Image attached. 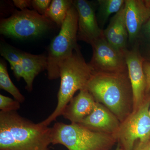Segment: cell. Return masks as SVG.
<instances>
[{"label":"cell","mask_w":150,"mask_h":150,"mask_svg":"<svg viewBox=\"0 0 150 150\" xmlns=\"http://www.w3.org/2000/svg\"><path fill=\"white\" fill-rule=\"evenodd\" d=\"M103 34L108 42L117 50L124 52L128 49L129 34L125 21L124 5L110 19Z\"/></svg>","instance_id":"5bb4252c"},{"label":"cell","mask_w":150,"mask_h":150,"mask_svg":"<svg viewBox=\"0 0 150 150\" xmlns=\"http://www.w3.org/2000/svg\"><path fill=\"white\" fill-rule=\"evenodd\" d=\"M21 64L24 71L23 79L26 83V89L28 92H31L35 77L41 72L47 69V57L43 55H33L22 52Z\"/></svg>","instance_id":"9a60e30c"},{"label":"cell","mask_w":150,"mask_h":150,"mask_svg":"<svg viewBox=\"0 0 150 150\" xmlns=\"http://www.w3.org/2000/svg\"><path fill=\"white\" fill-rule=\"evenodd\" d=\"M87 89L96 102L102 103L118 119L127 115V102L133 96L128 72H94Z\"/></svg>","instance_id":"7a4b0ae2"},{"label":"cell","mask_w":150,"mask_h":150,"mask_svg":"<svg viewBox=\"0 0 150 150\" xmlns=\"http://www.w3.org/2000/svg\"><path fill=\"white\" fill-rule=\"evenodd\" d=\"M20 108V103L16 100L0 94V109L4 112L17 111Z\"/></svg>","instance_id":"ffe728a7"},{"label":"cell","mask_w":150,"mask_h":150,"mask_svg":"<svg viewBox=\"0 0 150 150\" xmlns=\"http://www.w3.org/2000/svg\"><path fill=\"white\" fill-rule=\"evenodd\" d=\"M52 22L34 10L16 12L0 23L1 34L17 39H26L41 35L51 28Z\"/></svg>","instance_id":"8992f818"},{"label":"cell","mask_w":150,"mask_h":150,"mask_svg":"<svg viewBox=\"0 0 150 150\" xmlns=\"http://www.w3.org/2000/svg\"><path fill=\"white\" fill-rule=\"evenodd\" d=\"M15 6L19 8L21 11L28 9L32 6V1L29 0H13V1Z\"/></svg>","instance_id":"603a6c76"},{"label":"cell","mask_w":150,"mask_h":150,"mask_svg":"<svg viewBox=\"0 0 150 150\" xmlns=\"http://www.w3.org/2000/svg\"><path fill=\"white\" fill-rule=\"evenodd\" d=\"M93 73L91 67L84 59L79 49L75 50L60 67L61 83L57 96V106L51 115L42 121V123L48 126L58 117L62 115L63 110L74 97L75 93L87 88Z\"/></svg>","instance_id":"3957f363"},{"label":"cell","mask_w":150,"mask_h":150,"mask_svg":"<svg viewBox=\"0 0 150 150\" xmlns=\"http://www.w3.org/2000/svg\"><path fill=\"white\" fill-rule=\"evenodd\" d=\"M98 22L103 27L108 18L113 13H118L125 4L124 0H98Z\"/></svg>","instance_id":"e0dca14e"},{"label":"cell","mask_w":150,"mask_h":150,"mask_svg":"<svg viewBox=\"0 0 150 150\" xmlns=\"http://www.w3.org/2000/svg\"><path fill=\"white\" fill-rule=\"evenodd\" d=\"M115 150H124L123 149V148L121 147V146H118L116 148V149H115Z\"/></svg>","instance_id":"4316f807"},{"label":"cell","mask_w":150,"mask_h":150,"mask_svg":"<svg viewBox=\"0 0 150 150\" xmlns=\"http://www.w3.org/2000/svg\"><path fill=\"white\" fill-rule=\"evenodd\" d=\"M124 8L129 42L134 44L142 27L150 18V1L126 0Z\"/></svg>","instance_id":"8fae6325"},{"label":"cell","mask_w":150,"mask_h":150,"mask_svg":"<svg viewBox=\"0 0 150 150\" xmlns=\"http://www.w3.org/2000/svg\"><path fill=\"white\" fill-rule=\"evenodd\" d=\"M78 13L72 6L60 32L51 41L48 52L47 73L49 80L60 77V68L63 62L79 48L77 43Z\"/></svg>","instance_id":"5b68a950"},{"label":"cell","mask_w":150,"mask_h":150,"mask_svg":"<svg viewBox=\"0 0 150 150\" xmlns=\"http://www.w3.org/2000/svg\"><path fill=\"white\" fill-rule=\"evenodd\" d=\"M0 88L11 94L14 99L20 103L25 100V97L11 79L8 72L6 65L1 61L0 62Z\"/></svg>","instance_id":"ac0fdd59"},{"label":"cell","mask_w":150,"mask_h":150,"mask_svg":"<svg viewBox=\"0 0 150 150\" xmlns=\"http://www.w3.org/2000/svg\"><path fill=\"white\" fill-rule=\"evenodd\" d=\"M73 3L78 13V39L91 45L103 35V30L98 25L94 7L86 0H76Z\"/></svg>","instance_id":"30bf717a"},{"label":"cell","mask_w":150,"mask_h":150,"mask_svg":"<svg viewBox=\"0 0 150 150\" xmlns=\"http://www.w3.org/2000/svg\"><path fill=\"white\" fill-rule=\"evenodd\" d=\"M128 75L133 94L134 110L142 104L146 89V76L143 68L142 58L137 43L131 49L125 51Z\"/></svg>","instance_id":"9c48e42d"},{"label":"cell","mask_w":150,"mask_h":150,"mask_svg":"<svg viewBox=\"0 0 150 150\" xmlns=\"http://www.w3.org/2000/svg\"><path fill=\"white\" fill-rule=\"evenodd\" d=\"M140 32L144 33V34L148 37L150 43V18L144 25Z\"/></svg>","instance_id":"d4e9b609"},{"label":"cell","mask_w":150,"mask_h":150,"mask_svg":"<svg viewBox=\"0 0 150 150\" xmlns=\"http://www.w3.org/2000/svg\"><path fill=\"white\" fill-rule=\"evenodd\" d=\"M150 101L143 102L120 126L118 139L124 150H134L137 140L143 143L150 139Z\"/></svg>","instance_id":"52a82bcc"},{"label":"cell","mask_w":150,"mask_h":150,"mask_svg":"<svg viewBox=\"0 0 150 150\" xmlns=\"http://www.w3.org/2000/svg\"><path fill=\"white\" fill-rule=\"evenodd\" d=\"M149 112L150 116V105L149 107Z\"/></svg>","instance_id":"83f0119b"},{"label":"cell","mask_w":150,"mask_h":150,"mask_svg":"<svg viewBox=\"0 0 150 150\" xmlns=\"http://www.w3.org/2000/svg\"><path fill=\"white\" fill-rule=\"evenodd\" d=\"M51 0H33L32 6L38 13L44 16L51 4Z\"/></svg>","instance_id":"44dd1931"},{"label":"cell","mask_w":150,"mask_h":150,"mask_svg":"<svg viewBox=\"0 0 150 150\" xmlns=\"http://www.w3.org/2000/svg\"><path fill=\"white\" fill-rule=\"evenodd\" d=\"M134 150H150V139L143 143H139Z\"/></svg>","instance_id":"484cf974"},{"label":"cell","mask_w":150,"mask_h":150,"mask_svg":"<svg viewBox=\"0 0 150 150\" xmlns=\"http://www.w3.org/2000/svg\"><path fill=\"white\" fill-rule=\"evenodd\" d=\"M10 65L11 69L13 71L14 75L17 80L19 81L22 78L24 79V71L21 63L10 64Z\"/></svg>","instance_id":"7402d4cb"},{"label":"cell","mask_w":150,"mask_h":150,"mask_svg":"<svg viewBox=\"0 0 150 150\" xmlns=\"http://www.w3.org/2000/svg\"><path fill=\"white\" fill-rule=\"evenodd\" d=\"M22 52L8 46H5L1 48V56L7 60L10 64L21 63Z\"/></svg>","instance_id":"d6986e66"},{"label":"cell","mask_w":150,"mask_h":150,"mask_svg":"<svg viewBox=\"0 0 150 150\" xmlns=\"http://www.w3.org/2000/svg\"><path fill=\"white\" fill-rule=\"evenodd\" d=\"M96 101L88 90L79 91L65 108L62 115L71 123H80L93 110Z\"/></svg>","instance_id":"4fadbf2b"},{"label":"cell","mask_w":150,"mask_h":150,"mask_svg":"<svg viewBox=\"0 0 150 150\" xmlns=\"http://www.w3.org/2000/svg\"><path fill=\"white\" fill-rule=\"evenodd\" d=\"M51 141L52 144L63 145L68 150H102L112 144V139L79 123L56 122L51 128Z\"/></svg>","instance_id":"277c9868"},{"label":"cell","mask_w":150,"mask_h":150,"mask_svg":"<svg viewBox=\"0 0 150 150\" xmlns=\"http://www.w3.org/2000/svg\"><path fill=\"white\" fill-rule=\"evenodd\" d=\"M143 68L146 82V91H149L150 90V62L144 61L143 63Z\"/></svg>","instance_id":"cb8c5ba5"},{"label":"cell","mask_w":150,"mask_h":150,"mask_svg":"<svg viewBox=\"0 0 150 150\" xmlns=\"http://www.w3.org/2000/svg\"><path fill=\"white\" fill-rule=\"evenodd\" d=\"M91 46L93 52L89 64L94 72H128L125 51L114 48L103 35L95 40Z\"/></svg>","instance_id":"ba28073f"},{"label":"cell","mask_w":150,"mask_h":150,"mask_svg":"<svg viewBox=\"0 0 150 150\" xmlns=\"http://www.w3.org/2000/svg\"><path fill=\"white\" fill-rule=\"evenodd\" d=\"M79 124L94 131L111 133L118 131V118L110 110L96 102L92 112Z\"/></svg>","instance_id":"7c38bea8"},{"label":"cell","mask_w":150,"mask_h":150,"mask_svg":"<svg viewBox=\"0 0 150 150\" xmlns=\"http://www.w3.org/2000/svg\"><path fill=\"white\" fill-rule=\"evenodd\" d=\"M51 128L17 112H0V150H50Z\"/></svg>","instance_id":"6da1fadb"},{"label":"cell","mask_w":150,"mask_h":150,"mask_svg":"<svg viewBox=\"0 0 150 150\" xmlns=\"http://www.w3.org/2000/svg\"><path fill=\"white\" fill-rule=\"evenodd\" d=\"M73 2L69 0H53L44 16L61 27L73 5Z\"/></svg>","instance_id":"2e32d148"}]
</instances>
